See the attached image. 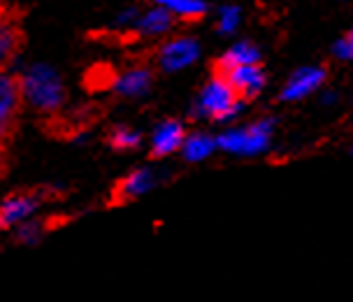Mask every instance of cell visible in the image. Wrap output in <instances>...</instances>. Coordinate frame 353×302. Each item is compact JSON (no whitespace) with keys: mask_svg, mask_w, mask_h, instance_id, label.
Masks as SVG:
<instances>
[{"mask_svg":"<svg viewBox=\"0 0 353 302\" xmlns=\"http://www.w3.org/2000/svg\"><path fill=\"white\" fill-rule=\"evenodd\" d=\"M21 93L30 107L40 112H56L63 105V84L61 77L54 68L37 63V66L28 68L26 74L21 77Z\"/></svg>","mask_w":353,"mask_h":302,"instance_id":"cell-1","label":"cell"},{"mask_svg":"<svg viewBox=\"0 0 353 302\" xmlns=\"http://www.w3.org/2000/svg\"><path fill=\"white\" fill-rule=\"evenodd\" d=\"M195 114L214 119V121H230L239 114L242 103H239V93L232 89V84L223 74H216L200 93V100L195 105Z\"/></svg>","mask_w":353,"mask_h":302,"instance_id":"cell-2","label":"cell"},{"mask_svg":"<svg viewBox=\"0 0 353 302\" xmlns=\"http://www.w3.org/2000/svg\"><path fill=\"white\" fill-rule=\"evenodd\" d=\"M198 56H200L198 42L191 40V37H176V40L168 42V45L161 49L159 63L165 72H176L198 61Z\"/></svg>","mask_w":353,"mask_h":302,"instance_id":"cell-3","label":"cell"},{"mask_svg":"<svg viewBox=\"0 0 353 302\" xmlns=\"http://www.w3.org/2000/svg\"><path fill=\"white\" fill-rule=\"evenodd\" d=\"M323 81H325V68H300L286 81V86L281 91V100L283 103H298V100L319 91L323 86Z\"/></svg>","mask_w":353,"mask_h":302,"instance_id":"cell-4","label":"cell"},{"mask_svg":"<svg viewBox=\"0 0 353 302\" xmlns=\"http://www.w3.org/2000/svg\"><path fill=\"white\" fill-rule=\"evenodd\" d=\"M232 84V89L239 93V98H256L265 86V72L256 66H237L230 70L219 72Z\"/></svg>","mask_w":353,"mask_h":302,"instance_id":"cell-5","label":"cell"},{"mask_svg":"<svg viewBox=\"0 0 353 302\" xmlns=\"http://www.w3.org/2000/svg\"><path fill=\"white\" fill-rule=\"evenodd\" d=\"M37 205H40V198L35 193H14V196H8L3 203V210H0V223H3V228L21 225L37 210Z\"/></svg>","mask_w":353,"mask_h":302,"instance_id":"cell-6","label":"cell"},{"mask_svg":"<svg viewBox=\"0 0 353 302\" xmlns=\"http://www.w3.org/2000/svg\"><path fill=\"white\" fill-rule=\"evenodd\" d=\"M184 147V128L179 121H163L151 140V156L154 159H165L174 154L176 149Z\"/></svg>","mask_w":353,"mask_h":302,"instance_id":"cell-7","label":"cell"},{"mask_svg":"<svg viewBox=\"0 0 353 302\" xmlns=\"http://www.w3.org/2000/svg\"><path fill=\"white\" fill-rule=\"evenodd\" d=\"M21 84L14 81L10 74H5L0 81V125H3V133L8 135L12 128V117L19 110V98H21Z\"/></svg>","mask_w":353,"mask_h":302,"instance_id":"cell-8","label":"cell"},{"mask_svg":"<svg viewBox=\"0 0 353 302\" xmlns=\"http://www.w3.org/2000/svg\"><path fill=\"white\" fill-rule=\"evenodd\" d=\"M172 21H174L172 12H168L165 8L156 5L154 10H149V12H144L142 17H137L135 30L144 37H159L172 28Z\"/></svg>","mask_w":353,"mask_h":302,"instance_id":"cell-9","label":"cell"},{"mask_svg":"<svg viewBox=\"0 0 353 302\" xmlns=\"http://www.w3.org/2000/svg\"><path fill=\"white\" fill-rule=\"evenodd\" d=\"M151 89V72L147 68H132L114 81V91L123 98H142Z\"/></svg>","mask_w":353,"mask_h":302,"instance_id":"cell-10","label":"cell"},{"mask_svg":"<svg viewBox=\"0 0 353 302\" xmlns=\"http://www.w3.org/2000/svg\"><path fill=\"white\" fill-rule=\"evenodd\" d=\"M151 186H154V174H151L149 170H135V172H130L128 177L119 184L114 200L117 203L135 200V198H140L142 193H147Z\"/></svg>","mask_w":353,"mask_h":302,"instance_id":"cell-11","label":"cell"},{"mask_svg":"<svg viewBox=\"0 0 353 302\" xmlns=\"http://www.w3.org/2000/svg\"><path fill=\"white\" fill-rule=\"evenodd\" d=\"M272 130H274L272 119H263V121H256L254 125L244 128V154L242 156H256L268 149Z\"/></svg>","mask_w":353,"mask_h":302,"instance_id":"cell-12","label":"cell"},{"mask_svg":"<svg viewBox=\"0 0 353 302\" xmlns=\"http://www.w3.org/2000/svg\"><path fill=\"white\" fill-rule=\"evenodd\" d=\"M258 61H261L258 47H254L251 42H237V45H232L228 52L223 54V59L219 61V68H221V72H223L237 66H256Z\"/></svg>","mask_w":353,"mask_h":302,"instance_id":"cell-13","label":"cell"},{"mask_svg":"<svg viewBox=\"0 0 353 302\" xmlns=\"http://www.w3.org/2000/svg\"><path fill=\"white\" fill-rule=\"evenodd\" d=\"M159 5L172 12L174 19H181V21H195L207 14L205 0H159Z\"/></svg>","mask_w":353,"mask_h":302,"instance_id":"cell-14","label":"cell"},{"mask_svg":"<svg viewBox=\"0 0 353 302\" xmlns=\"http://www.w3.org/2000/svg\"><path fill=\"white\" fill-rule=\"evenodd\" d=\"M219 147L216 140H212L210 135H203V133H195L191 137L184 140V147H181V154H184L186 161L191 163H198V161H205L210 159L214 154V149Z\"/></svg>","mask_w":353,"mask_h":302,"instance_id":"cell-15","label":"cell"},{"mask_svg":"<svg viewBox=\"0 0 353 302\" xmlns=\"http://www.w3.org/2000/svg\"><path fill=\"white\" fill-rule=\"evenodd\" d=\"M239 19H242V12L235 5H225V8L219 10V33L221 35H230L235 33L239 26Z\"/></svg>","mask_w":353,"mask_h":302,"instance_id":"cell-16","label":"cell"},{"mask_svg":"<svg viewBox=\"0 0 353 302\" xmlns=\"http://www.w3.org/2000/svg\"><path fill=\"white\" fill-rule=\"evenodd\" d=\"M110 144L119 151H128V149H135L140 144V133L135 130H125V128H119L112 133L110 137Z\"/></svg>","mask_w":353,"mask_h":302,"instance_id":"cell-17","label":"cell"},{"mask_svg":"<svg viewBox=\"0 0 353 302\" xmlns=\"http://www.w3.org/2000/svg\"><path fill=\"white\" fill-rule=\"evenodd\" d=\"M19 42V35L14 28L5 26L3 28V42H0V54H3L5 61H10V56L14 54V45Z\"/></svg>","mask_w":353,"mask_h":302,"instance_id":"cell-18","label":"cell"},{"mask_svg":"<svg viewBox=\"0 0 353 302\" xmlns=\"http://www.w3.org/2000/svg\"><path fill=\"white\" fill-rule=\"evenodd\" d=\"M17 237L21 242H35L37 237H40V228H37V223H26V221H23L21 225H19Z\"/></svg>","mask_w":353,"mask_h":302,"instance_id":"cell-19","label":"cell"},{"mask_svg":"<svg viewBox=\"0 0 353 302\" xmlns=\"http://www.w3.org/2000/svg\"><path fill=\"white\" fill-rule=\"evenodd\" d=\"M335 54L339 56V59H344V61H353V30L344 37V40L337 42Z\"/></svg>","mask_w":353,"mask_h":302,"instance_id":"cell-20","label":"cell"},{"mask_svg":"<svg viewBox=\"0 0 353 302\" xmlns=\"http://www.w3.org/2000/svg\"><path fill=\"white\" fill-rule=\"evenodd\" d=\"M332 100H337V96H325L323 103H332Z\"/></svg>","mask_w":353,"mask_h":302,"instance_id":"cell-21","label":"cell"},{"mask_svg":"<svg viewBox=\"0 0 353 302\" xmlns=\"http://www.w3.org/2000/svg\"><path fill=\"white\" fill-rule=\"evenodd\" d=\"M351 151H353V149H351Z\"/></svg>","mask_w":353,"mask_h":302,"instance_id":"cell-22","label":"cell"}]
</instances>
